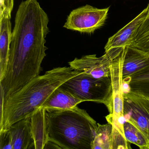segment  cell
Returning a JSON list of instances; mask_svg holds the SVG:
<instances>
[{"instance_id": "cell-1", "label": "cell", "mask_w": 149, "mask_h": 149, "mask_svg": "<svg viewBox=\"0 0 149 149\" xmlns=\"http://www.w3.org/2000/svg\"><path fill=\"white\" fill-rule=\"evenodd\" d=\"M49 19L37 0L19 6L12 32L6 70L0 81L5 100L40 75L48 48L45 46Z\"/></svg>"}, {"instance_id": "cell-2", "label": "cell", "mask_w": 149, "mask_h": 149, "mask_svg": "<svg viewBox=\"0 0 149 149\" xmlns=\"http://www.w3.org/2000/svg\"><path fill=\"white\" fill-rule=\"evenodd\" d=\"M82 72L70 67H58L29 82L1 105L0 132L19 120L30 117L57 88Z\"/></svg>"}, {"instance_id": "cell-3", "label": "cell", "mask_w": 149, "mask_h": 149, "mask_svg": "<svg viewBox=\"0 0 149 149\" xmlns=\"http://www.w3.org/2000/svg\"><path fill=\"white\" fill-rule=\"evenodd\" d=\"M46 109L49 140L61 149H91L97 123L85 110Z\"/></svg>"}, {"instance_id": "cell-4", "label": "cell", "mask_w": 149, "mask_h": 149, "mask_svg": "<svg viewBox=\"0 0 149 149\" xmlns=\"http://www.w3.org/2000/svg\"><path fill=\"white\" fill-rule=\"evenodd\" d=\"M60 88L84 102L103 104L109 113L112 108V86L110 76L95 78L81 72L63 84Z\"/></svg>"}, {"instance_id": "cell-5", "label": "cell", "mask_w": 149, "mask_h": 149, "mask_svg": "<svg viewBox=\"0 0 149 149\" xmlns=\"http://www.w3.org/2000/svg\"><path fill=\"white\" fill-rule=\"evenodd\" d=\"M112 86V108L111 113L105 117L112 125L111 145L121 147L128 144L125 136L123 126L126 122L124 116V91L122 77V55L112 61L110 67Z\"/></svg>"}, {"instance_id": "cell-6", "label": "cell", "mask_w": 149, "mask_h": 149, "mask_svg": "<svg viewBox=\"0 0 149 149\" xmlns=\"http://www.w3.org/2000/svg\"><path fill=\"white\" fill-rule=\"evenodd\" d=\"M109 8H100L88 5L73 10L63 27L81 33H91L104 25Z\"/></svg>"}, {"instance_id": "cell-7", "label": "cell", "mask_w": 149, "mask_h": 149, "mask_svg": "<svg viewBox=\"0 0 149 149\" xmlns=\"http://www.w3.org/2000/svg\"><path fill=\"white\" fill-rule=\"evenodd\" d=\"M124 116L149 142V100L133 93H124Z\"/></svg>"}, {"instance_id": "cell-8", "label": "cell", "mask_w": 149, "mask_h": 149, "mask_svg": "<svg viewBox=\"0 0 149 149\" xmlns=\"http://www.w3.org/2000/svg\"><path fill=\"white\" fill-rule=\"evenodd\" d=\"M121 53L111 50L100 57L95 54L88 55L81 58H75L69 62V65L74 70L83 72L94 78L109 77L110 76L111 64Z\"/></svg>"}, {"instance_id": "cell-9", "label": "cell", "mask_w": 149, "mask_h": 149, "mask_svg": "<svg viewBox=\"0 0 149 149\" xmlns=\"http://www.w3.org/2000/svg\"><path fill=\"white\" fill-rule=\"evenodd\" d=\"M147 8H145L131 21L110 37L104 47L105 52L111 50L122 52L125 48L132 45L137 34L147 15Z\"/></svg>"}, {"instance_id": "cell-10", "label": "cell", "mask_w": 149, "mask_h": 149, "mask_svg": "<svg viewBox=\"0 0 149 149\" xmlns=\"http://www.w3.org/2000/svg\"><path fill=\"white\" fill-rule=\"evenodd\" d=\"M122 55L123 79L149 66V54L136 48L126 47Z\"/></svg>"}, {"instance_id": "cell-11", "label": "cell", "mask_w": 149, "mask_h": 149, "mask_svg": "<svg viewBox=\"0 0 149 149\" xmlns=\"http://www.w3.org/2000/svg\"><path fill=\"white\" fill-rule=\"evenodd\" d=\"M8 130L12 137L13 149H35L31 130V117L15 122Z\"/></svg>"}, {"instance_id": "cell-12", "label": "cell", "mask_w": 149, "mask_h": 149, "mask_svg": "<svg viewBox=\"0 0 149 149\" xmlns=\"http://www.w3.org/2000/svg\"><path fill=\"white\" fill-rule=\"evenodd\" d=\"M11 16H0V81L6 70L12 38Z\"/></svg>"}, {"instance_id": "cell-13", "label": "cell", "mask_w": 149, "mask_h": 149, "mask_svg": "<svg viewBox=\"0 0 149 149\" xmlns=\"http://www.w3.org/2000/svg\"><path fill=\"white\" fill-rule=\"evenodd\" d=\"M31 117V126L35 149H44L49 140L46 109L40 107Z\"/></svg>"}, {"instance_id": "cell-14", "label": "cell", "mask_w": 149, "mask_h": 149, "mask_svg": "<svg viewBox=\"0 0 149 149\" xmlns=\"http://www.w3.org/2000/svg\"><path fill=\"white\" fill-rule=\"evenodd\" d=\"M82 102L81 100L61 88H56L41 107L48 109H70Z\"/></svg>"}, {"instance_id": "cell-15", "label": "cell", "mask_w": 149, "mask_h": 149, "mask_svg": "<svg viewBox=\"0 0 149 149\" xmlns=\"http://www.w3.org/2000/svg\"><path fill=\"white\" fill-rule=\"evenodd\" d=\"M112 125L97 123L95 136L91 149H111Z\"/></svg>"}, {"instance_id": "cell-16", "label": "cell", "mask_w": 149, "mask_h": 149, "mask_svg": "<svg viewBox=\"0 0 149 149\" xmlns=\"http://www.w3.org/2000/svg\"><path fill=\"white\" fill-rule=\"evenodd\" d=\"M124 132L126 140L141 149H149V142L144 135L136 126L126 121L124 124Z\"/></svg>"}, {"instance_id": "cell-17", "label": "cell", "mask_w": 149, "mask_h": 149, "mask_svg": "<svg viewBox=\"0 0 149 149\" xmlns=\"http://www.w3.org/2000/svg\"><path fill=\"white\" fill-rule=\"evenodd\" d=\"M146 8L147 13L145 19L138 32L136 40L130 47L149 54V2Z\"/></svg>"}, {"instance_id": "cell-18", "label": "cell", "mask_w": 149, "mask_h": 149, "mask_svg": "<svg viewBox=\"0 0 149 149\" xmlns=\"http://www.w3.org/2000/svg\"><path fill=\"white\" fill-rule=\"evenodd\" d=\"M0 149H13L12 137L8 129L0 132Z\"/></svg>"}, {"instance_id": "cell-19", "label": "cell", "mask_w": 149, "mask_h": 149, "mask_svg": "<svg viewBox=\"0 0 149 149\" xmlns=\"http://www.w3.org/2000/svg\"><path fill=\"white\" fill-rule=\"evenodd\" d=\"M13 5L14 0H0V16L7 15L11 16Z\"/></svg>"}, {"instance_id": "cell-20", "label": "cell", "mask_w": 149, "mask_h": 149, "mask_svg": "<svg viewBox=\"0 0 149 149\" xmlns=\"http://www.w3.org/2000/svg\"><path fill=\"white\" fill-rule=\"evenodd\" d=\"M44 149H61V148L56 143L49 140L44 146Z\"/></svg>"}, {"instance_id": "cell-21", "label": "cell", "mask_w": 149, "mask_h": 149, "mask_svg": "<svg viewBox=\"0 0 149 149\" xmlns=\"http://www.w3.org/2000/svg\"><path fill=\"white\" fill-rule=\"evenodd\" d=\"M146 94H147V97H148V99H149V85H148V88H147V93H146Z\"/></svg>"}]
</instances>
